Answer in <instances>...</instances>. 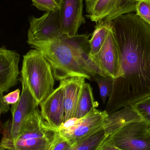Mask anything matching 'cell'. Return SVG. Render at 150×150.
I'll list each match as a JSON object with an SVG mask.
<instances>
[{"label": "cell", "instance_id": "cell-1", "mask_svg": "<svg viewBox=\"0 0 150 150\" xmlns=\"http://www.w3.org/2000/svg\"><path fill=\"white\" fill-rule=\"evenodd\" d=\"M120 49L121 75L105 111L111 114L150 96V24L130 12L111 20Z\"/></svg>", "mask_w": 150, "mask_h": 150}, {"label": "cell", "instance_id": "cell-2", "mask_svg": "<svg viewBox=\"0 0 150 150\" xmlns=\"http://www.w3.org/2000/svg\"><path fill=\"white\" fill-rule=\"evenodd\" d=\"M30 46L42 53L51 66L55 80L61 81L74 77L92 78L76 59L64 35L57 39L34 43Z\"/></svg>", "mask_w": 150, "mask_h": 150}, {"label": "cell", "instance_id": "cell-3", "mask_svg": "<svg viewBox=\"0 0 150 150\" xmlns=\"http://www.w3.org/2000/svg\"><path fill=\"white\" fill-rule=\"evenodd\" d=\"M54 77L42 53L34 49L24 55L21 82L25 84L38 105L54 91Z\"/></svg>", "mask_w": 150, "mask_h": 150}, {"label": "cell", "instance_id": "cell-4", "mask_svg": "<svg viewBox=\"0 0 150 150\" xmlns=\"http://www.w3.org/2000/svg\"><path fill=\"white\" fill-rule=\"evenodd\" d=\"M108 139L123 150H150V130L143 121L127 124Z\"/></svg>", "mask_w": 150, "mask_h": 150}, {"label": "cell", "instance_id": "cell-5", "mask_svg": "<svg viewBox=\"0 0 150 150\" xmlns=\"http://www.w3.org/2000/svg\"><path fill=\"white\" fill-rule=\"evenodd\" d=\"M30 28L28 31L27 43L30 45L34 43L46 42L59 38L61 25L59 10L46 12L39 18L29 17Z\"/></svg>", "mask_w": 150, "mask_h": 150}, {"label": "cell", "instance_id": "cell-6", "mask_svg": "<svg viewBox=\"0 0 150 150\" xmlns=\"http://www.w3.org/2000/svg\"><path fill=\"white\" fill-rule=\"evenodd\" d=\"M22 91L18 102L12 105L11 110L12 120L4 131V138L16 140L27 116L38 108V106L25 84L22 83Z\"/></svg>", "mask_w": 150, "mask_h": 150}, {"label": "cell", "instance_id": "cell-7", "mask_svg": "<svg viewBox=\"0 0 150 150\" xmlns=\"http://www.w3.org/2000/svg\"><path fill=\"white\" fill-rule=\"evenodd\" d=\"M91 58L108 76L116 79L120 76V52L112 28L100 50Z\"/></svg>", "mask_w": 150, "mask_h": 150}, {"label": "cell", "instance_id": "cell-8", "mask_svg": "<svg viewBox=\"0 0 150 150\" xmlns=\"http://www.w3.org/2000/svg\"><path fill=\"white\" fill-rule=\"evenodd\" d=\"M108 115L105 111L97 108L80 119L74 127L59 132L60 134L73 145L80 140L103 129V124Z\"/></svg>", "mask_w": 150, "mask_h": 150}, {"label": "cell", "instance_id": "cell-9", "mask_svg": "<svg viewBox=\"0 0 150 150\" xmlns=\"http://www.w3.org/2000/svg\"><path fill=\"white\" fill-rule=\"evenodd\" d=\"M83 8V0H60L59 10L62 35L69 38L77 35L79 27L86 23Z\"/></svg>", "mask_w": 150, "mask_h": 150}, {"label": "cell", "instance_id": "cell-10", "mask_svg": "<svg viewBox=\"0 0 150 150\" xmlns=\"http://www.w3.org/2000/svg\"><path fill=\"white\" fill-rule=\"evenodd\" d=\"M40 105L42 118L51 127L59 132L58 129L64 122L65 118L64 91L62 85L60 83L59 86Z\"/></svg>", "mask_w": 150, "mask_h": 150}, {"label": "cell", "instance_id": "cell-11", "mask_svg": "<svg viewBox=\"0 0 150 150\" xmlns=\"http://www.w3.org/2000/svg\"><path fill=\"white\" fill-rule=\"evenodd\" d=\"M65 37L71 46L76 59L92 78L96 76H108L98 67L90 57L91 48L88 35L77 34L73 38Z\"/></svg>", "mask_w": 150, "mask_h": 150}, {"label": "cell", "instance_id": "cell-12", "mask_svg": "<svg viewBox=\"0 0 150 150\" xmlns=\"http://www.w3.org/2000/svg\"><path fill=\"white\" fill-rule=\"evenodd\" d=\"M20 57L16 52L0 47V89L4 92L17 83Z\"/></svg>", "mask_w": 150, "mask_h": 150}, {"label": "cell", "instance_id": "cell-13", "mask_svg": "<svg viewBox=\"0 0 150 150\" xmlns=\"http://www.w3.org/2000/svg\"><path fill=\"white\" fill-rule=\"evenodd\" d=\"M85 78L74 77L60 81L64 91L65 107L64 122L74 117L78 101L81 93Z\"/></svg>", "mask_w": 150, "mask_h": 150}, {"label": "cell", "instance_id": "cell-14", "mask_svg": "<svg viewBox=\"0 0 150 150\" xmlns=\"http://www.w3.org/2000/svg\"><path fill=\"white\" fill-rule=\"evenodd\" d=\"M141 121H143L142 118L133 108L125 107L108 116L103 124V130L108 137L127 124Z\"/></svg>", "mask_w": 150, "mask_h": 150}, {"label": "cell", "instance_id": "cell-15", "mask_svg": "<svg viewBox=\"0 0 150 150\" xmlns=\"http://www.w3.org/2000/svg\"><path fill=\"white\" fill-rule=\"evenodd\" d=\"M11 141L2 137L0 146L10 150H52L59 136Z\"/></svg>", "mask_w": 150, "mask_h": 150}, {"label": "cell", "instance_id": "cell-16", "mask_svg": "<svg viewBox=\"0 0 150 150\" xmlns=\"http://www.w3.org/2000/svg\"><path fill=\"white\" fill-rule=\"evenodd\" d=\"M120 0H85L86 17L96 23L112 14Z\"/></svg>", "mask_w": 150, "mask_h": 150}, {"label": "cell", "instance_id": "cell-17", "mask_svg": "<svg viewBox=\"0 0 150 150\" xmlns=\"http://www.w3.org/2000/svg\"><path fill=\"white\" fill-rule=\"evenodd\" d=\"M98 106V103L94 101L91 85L85 82L81 91L74 117L81 119L97 108Z\"/></svg>", "mask_w": 150, "mask_h": 150}, {"label": "cell", "instance_id": "cell-18", "mask_svg": "<svg viewBox=\"0 0 150 150\" xmlns=\"http://www.w3.org/2000/svg\"><path fill=\"white\" fill-rule=\"evenodd\" d=\"M111 28V21H101L96 23L95 30L89 40L90 57L95 55L100 50Z\"/></svg>", "mask_w": 150, "mask_h": 150}, {"label": "cell", "instance_id": "cell-19", "mask_svg": "<svg viewBox=\"0 0 150 150\" xmlns=\"http://www.w3.org/2000/svg\"><path fill=\"white\" fill-rule=\"evenodd\" d=\"M107 138L102 129L71 145L69 150H99Z\"/></svg>", "mask_w": 150, "mask_h": 150}, {"label": "cell", "instance_id": "cell-20", "mask_svg": "<svg viewBox=\"0 0 150 150\" xmlns=\"http://www.w3.org/2000/svg\"><path fill=\"white\" fill-rule=\"evenodd\" d=\"M92 79L98 86L100 98L103 104H105L106 99L109 98L112 95L115 79L110 76H101L93 77Z\"/></svg>", "mask_w": 150, "mask_h": 150}, {"label": "cell", "instance_id": "cell-21", "mask_svg": "<svg viewBox=\"0 0 150 150\" xmlns=\"http://www.w3.org/2000/svg\"><path fill=\"white\" fill-rule=\"evenodd\" d=\"M137 2L138 0H120L115 11L102 21H111L119 16L136 11Z\"/></svg>", "mask_w": 150, "mask_h": 150}, {"label": "cell", "instance_id": "cell-22", "mask_svg": "<svg viewBox=\"0 0 150 150\" xmlns=\"http://www.w3.org/2000/svg\"><path fill=\"white\" fill-rule=\"evenodd\" d=\"M150 129V96L130 106Z\"/></svg>", "mask_w": 150, "mask_h": 150}, {"label": "cell", "instance_id": "cell-23", "mask_svg": "<svg viewBox=\"0 0 150 150\" xmlns=\"http://www.w3.org/2000/svg\"><path fill=\"white\" fill-rule=\"evenodd\" d=\"M33 5L45 12L55 11L59 8L60 0H31Z\"/></svg>", "mask_w": 150, "mask_h": 150}, {"label": "cell", "instance_id": "cell-24", "mask_svg": "<svg viewBox=\"0 0 150 150\" xmlns=\"http://www.w3.org/2000/svg\"><path fill=\"white\" fill-rule=\"evenodd\" d=\"M135 12L137 15L150 24V0H138Z\"/></svg>", "mask_w": 150, "mask_h": 150}, {"label": "cell", "instance_id": "cell-25", "mask_svg": "<svg viewBox=\"0 0 150 150\" xmlns=\"http://www.w3.org/2000/svg\"><path fill=\"white\" fill-rule=\"evenodd\" d=\"M20 98V91L18 89L14 91L11 92L7 95L3 96L4 102L9 105H15L18 102Z\"/></svg>", "mask_w": 150, "mask_h": 150}, {"label": "cell", "instance_id": "cell-26", "mask_svg": "<svg viewBox=\"0 0 150 150\" xmlns=\"http://www.w3.org/2000/svg\"><path fill=\"white\" fill-rule=\"evenodd\" d=\"M71 147V144L68 141L59 134L52 150H69Z\"/></svg>", "mask_w": 150, "mask_h": 150}, {"label": "cell", "instance_id": "cell-27", "mask_svg": "<svg viewBox=\"0 0 150 150\" xmlns=\"http://www.w3.org/2000/svg\"><path fill=\"white\" fill-rule=\"evenodd\" d=\"M80 119L73 117L65 121V122L62 123L58 129L59 132V131H63L70 128L72 127H74L76 124L78 123L79 122L80 120Z\"/></svg>", "mask_w": 150, "mask_h": 150}, {"label": "cell", "instance_id": "cell-28", "mask_svg": "<svg viewBox=\"0 0 150 150\" xmlns=\"http://www.w3.org/2000/svg\"><path fill=\"white\" fill-rule=\"evenodd\" d=\"M99 150H123L115 146L108 137L105 140Z\"/></svg>", "mask_w": 150, "mask_h": 150}, {"label": "cell", "instance_id": "cell-29", "mask_svg": "<svg viewBox=\"0 0 150 150\" xmlns=\"http://www.w3.org/2000/svg\"><path fill=\"white\" fill-rule=\"evenodd\" d=\"M3 93L4 92L0 89V118L2 114L7 112L9 109V105L4 100Z\"/></svg>", "mask_w": 150, "mask_h": 150}, {"label": "cell", "instance_id": "cell-30", "mask_svg": "<svg viewBox=\"0 0 150 150\" xmlns=\"http://www.w3.org/2000/svg\"></svg>", "mask_w": 150, "mask_h": 150}, {"label": "cell", "instance_id": "cell-31", "mask_svg": "<svg viewBox=\"0 0 150 150\" xmlns=\"http://www.w3.org/2000/svg\"></svg>", "mask_w": 150, "mask_h": 150}]
</instances>
